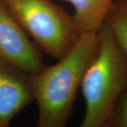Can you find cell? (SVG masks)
Masks as SVG:
<instances>
[{
	"instance_id": "cell-6",
	"label": "cell",
	"mask_w": 127,
	"mask_h": 127,
	"mask_svg": "<svg viewBox=\"0 0 127 127\" xmlns=\"http://www.w3.org/2000/svg\"><path fill=\"white\" fill-rule=\"evenodd\" d=\"M72 5L79 34L97 32L105 22L114 0H62Z\"/></svg>"
},
{
	"instance_id": "cell-7",
	"label": "cell",
	"mask_w": 127,
	"mask_h": 127,
	"mask_svg": "<svg viewBox=\"0 0 127 127\" xmlns=\"http://www.w3.org/2000/svg\"><path fill=\"white\" fill-rule=\"evenodd\" d=\"M104 23L127 57V0H114Z\"/></svg>"
},
{
	"instance_id": "cell-8",
	"label": "cell",
	"mask_w": 127,
	"mask_h": 127,
	"mask_svg": "<svg viewBox=\"0 0 127 127\" xmlns=\"http://www.w3.org/2000/svg\"><path fill=\"white\" fill-rule=\"evenodd\" d=\"M108 127H127V89L121 94L114 104Z\"/></svg>"
},
{
	"instance_id": "cell-4",
	"label": "cell",
	"mask_w": 127,
	"mask_h": 127,
	"mask_svg": "<svg viewBox=\"0 0 127 127\" xmlns=\"http://www.w3.org/2000/svg\"><path fill=\"white\" fill-rule=\"evenodd\" d=\"M0 58L29 75L45 67L40 50L0 0Z\"/></svg>"
},
{
	"instance_id": "cell-3",
	"label": "cell",
	"mask_w": 127,
	"mask_h": 127,
	"mask_svg": "<svg viewBox=\"0 0 127 127\" xmlns=\"http://www.w3.org/2000/svg\"><path fill=\"white\" fill-rule=\"evenodd\" d=\"M2 1L39 49L57 61L81 36L73 16L52 0Z\"/></svg>"
},
{
	"instance_id": "cell-1",
	"label": "cell",
	"mask_w": 127,
	"mask_h": 127,
	"mask_svg": "<svg viewBox=\"0 0 127 127\" xmlns=\"http://www.w3.org/2000/svg\"><path fill=\"white\" fill-rule=\"evenodd\" d=\"M97 32L81 35L58 62L29 75L38 107L37 127H64L73 113L78 89L99 50Z\"/></svg>"
},
{
	"instance_id": "cell-2",
	"label": "cell",
	"mask_w": 127,
	"mask_h": 127,
	"mask_svg": "<svg viewBox=\"0 0 127 127\" xmlns=\"http://www.w3.org/2000/svg\"><path fill=\"white\" fill-rule=\"evenodd\" d=\"M99 50L83 76L81 88L86 112L81 127H108L119 97L127 89V57L109 27L97 32Z\"/></svg>"
},
{
	"instance_id": "cell-5",
	"label": "cell",
	"mask_w": 127,
	"mask_h": 127,
	"mask_svg": "<svg viewBox=\"0 0 127 127\" xmlns=\"http://www.w3.org/2000/svg\"><path fill=\"white\" fill-rule=\"evenodd\" d=\"M33 100L29 74L0 58V127H9Z\"/></svg>"
}]
</instances>
